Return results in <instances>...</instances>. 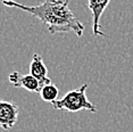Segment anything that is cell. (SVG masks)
Here are the masks:
<instances>
[{"instance_id":"3","label":"cell","mask_w":133,"mask_h":132,"mask_svg":"<svg viewBox=\"0 0 133 132\" xmlns=\"http://www.w3.org/2000/svg\"><path fill=\"white\" fill-rule=\"evenodd\" d=\"M19 108L16 104L6 101L2 99L0 101V124L5 130H9L16 124L18 118Z\"/></svg>"},{"instance_id":"7","label":"cell","mask_w":133,"mask_h":132,"mask_svg":"<svg viewBox=\"0 0 133 132\" xmlns=\"http://www.w3.org/2000/svg\"><path fill=\"white\" fill-rule=\"evenodd\" d=\"M58 95H59V90L55 84H48L43 85L40 90V96L44 101L52 104L54 101L58 100Z\"/></svg>"},{"instance_id":"1","label":"cell","mask_w":133,"mask_h":132,"mask_svg":"<svg viewBox=\"0 0 133 132\" xmlns=\"http://www.w3.org/2000/svg\"><path fill=\"white\" fill-rule=\"evenodd\" d=\"M2 4L8 7L18 8L35 16L43 23V25L47 26L51 34L73 31L77 37L83 35L84 25L69 9L68 0H47L38 6H26L13 0H4Z\"/></svg>"},{"instance_id":"2","label":"cell","mask_w":133,"mask_h":132,"mask_svg":"<svg viewBox=\"0 0 133 132\" xmlns=\"http://www.w3.org/2000/svg\"><path fill=\"white\" fill-rule=\"evenodd\" d=\"M88 84L84 83L80 88L71 90L63 98L54 101L52 107L55 109L67 110V112H80V110H89L92 113H97V107L88 99L85 91Z\"/></svg>"},{"instance_id":"5","label":"cell","mask_w":133,"mask_h":132,"mask_svg":"<svg viewBox=\"0 0 133 132\" xmlns=\"http://www.w3.org/2000/svg\"><path fill=\"white\" fill-rule=\"evenodd\" d=\"M30 74L32 76H34L39 82H40L41 87L51 84V80L48 77V70L47 66L44 64L43 59L40 55L34 54L32 58V62L30 64Z\"/></svg>"},{"instance_id":"4","label":"cell","mask_w":133,"mask_h":132,"mask_svg":"<svg viewBox=\"0 0 133 132\" xmlns=\"http://www.w3.org/2000/svg\"><path fill=\"white\" fill-rule=\"evenodd\" d=\"M8 80L9 82L16 88H24L28 91L31 92H40L41 90V84L40 82L35 79L34 76H32L31 74H21L19 72H11L8 76Z\"/></svg>"},{"instance_id":"6","label":"cell","mask_w":133,"mask_h":132,"mask_svg":"<svg viewBox=\"0 0 133 132\" xmlns=\"http://www.w3.org/2000/svg\"><path fill=\"white\" fill-rule=\"evenodd\" d=\"M109 5L108 0L105 1H95V0H90L88 2V7L91 10L92 16H93V35L95 37H104L105 33L100 30V17L104 14L105 9L107 6Z\"/></svg>"}]
</instances>
